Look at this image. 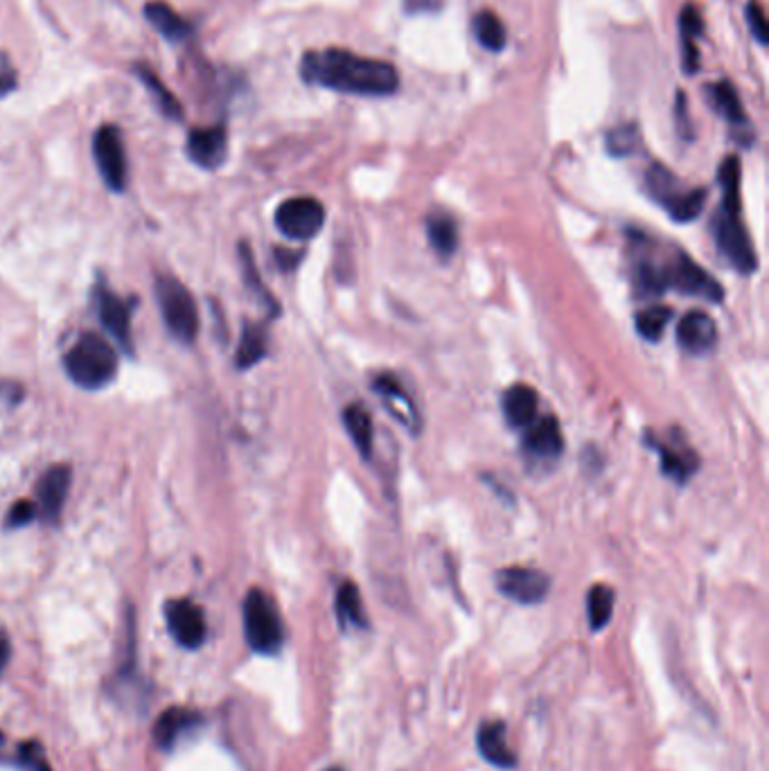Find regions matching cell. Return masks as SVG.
<instances>
[{
	"mask_svg": "<svg viewBox=\"0 0 769 771\" xmlns=\"http://www.w3.org/2000/svg\"><path fill=\"white\" fill-rule=\"evenodd\" d=\"M722 210L714 217V235L720 253L740 271L753 274L758 267L751 237L742 224L740 208V158L727 156L720 167Z\"/></svg>",
	"mask_w": 769,
	"mask_h": 771,
	"instance_id": "2",
	"label": "cell"
},
{
	"mask_svg": "<svg viewBox=\"0 0 769 771\" xmlns=\"http://www.w3.org/2000/svg\"><path fill=\"white\" fill-rule=\"evenodd\" d=\"M335 609H337V618L341 629H368V616L363 609V600L359 594V587L350 580H346L339 592H337V600H335Z\"/></svg>",
	"mask_w": 769,
	"mask_h": 771,
	"instance_id": "21",
	"label": "cell"
},
{
	"mask_svg": "<svg viewBox=\"0 0 769 771\" xmlns=\"http://www.w3.org/2000/svg\"><path fill=\"white\" fill-rule=\"evenodd\" d=\"M300 75L307 84L368 97L393 95L400 86L393 63L359 56L341 48L307 52L300 63Z\"/></svg>",
	"mask_w": 769,
	"mask_h": 771,
	"instance_id": "1",
	"label": "cell"
},
{
	"mask_svg": "<svg viewBox=\"0 0 769 771\" xmlns=\"http://www.w3.org/2000/svg\"><path fill=\"white\" fill-rule=\"evenodd\" d=\"M503 413L510 426H529L537 415V393L526 383H517L503 395Z\"/></svg>",
	"mask_w": 769,
	"mask_h": 771,
	"instance_id": "20",
	"label": "cell"
},
{
	"mask_svg": "<svg viewBox=\"0 0 769 771\" xmlns=\"http://www.w3.org/2000/svg\"><path fill=\"white\" fill-rule=\"evenodd\" d=\"M505 722L492 720L483 722L476 731V749L485 762H490L496 769L512 771L517 767V753L510 749L505 738Z\"/></svg>",
	"mask_w": 769,
	"mask_h": 771,
	"instance_id": "15",
	"label": "cell"
},
{
	"mask_svg": "<svg viewBox=\"0 0 769 771\" xmlns=\"http://www.w3.org/2000/svg\"><path fill=\"white\" fill-rule=\"evenodd\" d=\"M100 320L111 332V337L122 346L132 350V316L130 305L117 298L113 291H100Z\"/></svg>",
	"mask_w": 769,
	"mask_h": 771,
	"instance_id": "19",
	"label": "cell"
},
{
	"mask_svg": "<svg viewBox=\"0 0 769 771\" xmlns=\"http://www.w3.org/2000/svg\"><path fill=\"white\" fill-rule=\"evenodd\" d=\"M709 192L704 187H695V189H684L681 195L666 208L668 215L679 222V224H688L693 219H697V215L701 213L704 204H707Z\"/></svg>",
	"mask_w": 769,
	"mask_h": 771,
	"instance_id": "31",
	"label": "cell"
},
{
	"mask_svg": "<svg viewBox=\"0 0 769 771\" xmlns=\"http://www.w3.org/2000/svg\"><path fill=\"white\" fill-rule=\"evenodd\" d=\"M228 152V136L222 124L195 128L187 138V156L204 169H215L224 163Z\"/></svg>",
	"mask_w": 769,
	"mask_h": 771,
	"instance_id": "14",
	"label": "cell"
},
{
	"mask_svg": "<svg viewBox=\"0 0 769 771\" xmlns=\"http://www.w3.org/2000/svg\"><path fill=\"white\" fill-rule=\"evenodd\" d=\"M139 75L143 80V84L150 89L152 97L156 100V106L161 109V113L165 117H172V120H181L183 117V109L178 104V100L170 93V89L152 73V69H145V66H139Z\"/></svg>",
	"mask_w": 769,
	"mask_h": 771,
	"instance_id": "32",
	"label": "cell"
},
{
	"mask_svg": "<svg viewBox=\"0 0 769 771\" xmlns=\"http://www.w3.org/2000/svg\"><path fill=\"white\" fill-rule=\"evenodd\" d=\"M472 30H474L476 41L490 52H501L507 43V32H505L503 21L490 10H483L474 17Z\"/></svg>",
	"mask_w": 769,
	"mask_h": 771,
	"instance_id": "27",
	"label": "cell"
},
{
	"mask_svg": "<svg viewBox=\"0 0 769 771\" xmlns=\"http://www.w3.org/2000/svg\"><path fill=\"white\" fill-rule=\"evenodd\" d=\"M324 771H346L344 767H328V769H324Z\"/></svg>",
	"mask_w": 769,
	"mask_h": 771,
	"instance_id": "43",
	"label": "cell"
},
{
	"mask_svg": "<svg viewBox=\"0 0 769 771\" xmlns=\"http://www.w3.org/2000/svg\"><path fill=\"white\" fill-rule=\"evenodd\" d=\"M662 271H664L666 289H677L688 296H699L709 302H722L725 298V289L684 253H679L670 265H664Z\"/></svg>",
	"mask_w": 769,
	"mask_h": 771,
	"instance_id": "8",
	"label": "cell"
},
{
	"mask_svg": "<svg viewBox=\"0 0 769 771\" xmlns=\"http://www.w3.org/2000/svg\"><path fill=\"white\" fill-rule=\"evenodd\" d=\"M17 84H19V78H17L12 61L8 59L6 52H0V97L10 95L17 89Z\"/></svg>",
	"mask_w": 769,
	"mask_h": 771,
	"instance_id": "39",
	"label": "cell"
},
{
	"mask_svg": "<svg viewBox=\"0 0 769 771\" xmlns=\"http://www.w3.org/2000/svg\"><path fill=\"white\" fill-rule=\"evenodd\" d=\"M427 233H429L431 246L435 248L440 257H450L459 248V226L450 215L444 213L431 215L427 219Z\"/></svg>",
	"mask_w": 769,
	"mask_h": 771,
	"instance_id": "24",
	"label": "cell"
},
{
	"mask_svg": "<svg viewBox=\"0 0 769 771\" xmlns=\"http://www.w3.org/2000/svg\"><path fill=\"white\" fill-rule=\"evenodd\" d=\"M267 348H269L267 330L263 326L246 323L244 332H242L239 348H237V357H235L237 368L246 370V368L255 366L258 361H263L267 357Z\"/></svg>",
	"mask_w": 769,
	"mask_h": 771,
	"instance_id": "25",
	"label": "cell"
},
{
	"mask_svg": "<svg viewBox=\"0 0 769 771\" xmlns=\"http://www.w3.org/2000/svg\"><path fill=\"white\" fill-rule=\"evenodd\" d=\"M239 253H242V267H244V276H246V282H248V287L255 291V294H258L274 311H278V305H276V300L269 296V291L263 287V282H260V276H258V269H255V263H253V257H250V250H248V246L246 244H242V248H239Z\"/></svg>",
	"mask_w": 769,
	"mask_h": 771,
	"instance_id": "35",
	"label": "cell"
},
{
	"mask_svg": "<svg viewBox=\"0 0 769 771\" xmlns=\"http://www.w3.org/2000/svg\"><path fill=\"white\" fill-rule=\"evenodd\" d=\"M69 377L82 389H102L117 370L115 350L100 335H82L63 359Z\"/></svg>",
	"mask_w": 769,
	"mask_h": 771,
	"instance_id": "3",
	"label": "cell"
},
{
	"mask_svg": "<svg viewBox=\"0 0 769 771\" xmlns=\"http://www.w3.org/2000/svg\"><path fill=\"white\" fill-rule=\"evenodd\" d=\"M707 95L711 106L731 124V126H749L747 113L742 109L738 91L729 82H718L707 86Z\"/></svg>",
	"mask_w": 769,
	"mask_h": 771,
	"instance_id": "23",
	"label": "cell"
},
{
	"mask_svg": "<svg viewBox=\"0 0 769 771\" xmlns=\"http://www.w3.org/2000/svg\"><path fill=\"white\" fill-rule=\"evenodd\" d=\"M650 446L662 456V472L670 479H675L677 483H686L699 467V459L693 452V449L684 442H679L677 438L673 442L659 440L648 435Z\"/></svg>",
	"mask_w": 769,
	"mask_h": 771,
	"instance_id": "16",
	"label": "cell"
},
{
	"mask_svg": "<svg viewBox=\"0 0 769 771\" xmlns=\"http://www.w3.org/2000/svg\"><path fill=\"white\" fill-rule=\"evenodd\" d=\"M607 152L616 158L632 156L640 150V132L636 124H618L605 136Z\"/></svg>",
	"mask_w": 769,
	"mask_h": 771,
	"instance_id": "33",
	"label": "cell"
},
{
	"mask_svg": "<svg viewBox=\"0 0 769 771\" xmlns=\"http://www.w3.org/2000/svg\"><path fill=\"white\" fill-rule=\"evenodd\" d=\"M677 343L690 354L709 352L718 343V326L707 311H688L677 326Z\"/></svg>",
	"mask_w": 769,
	"mask_h": 771,
	"instance_id": "13",
	"label": "cell"
},
{
	"mask_svg": "<svg viewBox=\"0 0 769 771\" xmlns=\"http://www.w3.org/2000/svg\"><path fill=\"white\" fill-rule=\"evenodd\" d=\"M501 596L520 605H540L551 592V577L544 570L526 566H507L494 575Z\"/></svg>",
	"mask_w": 769,
	"mask_h": 771,
	"instance_id": "7",
	"label": "cell"
},
{
	"mask_svg": "<svg viewBox=\"0 0 769 771\" xmlns=\"http://www.w3.org/2000/svg\"><path fill=\"white\" fill-rule=\"evenodd\" d=\"M17 764L23 771H50V764H48V760L43 755V749L34 740L19 744V749H17Z\"/></svg>",
	"mask_w": 769,
	"mask_h": 771,
	"instance_id": "34",
	"label": "cell"
},
{
	"mask_svg": "<svg viewBox=\"0 0 769 771\" xmlns=\"http://www.w3.org/2000/svg\"><path fill=\"white\" fill-rule=\"evenodd\" d=\"M372 389L379 395V400L387 407V411L411 433H420L422 418L416 409L413 400L402 389V383L393 374H377L372 379Z\"/></svg>",
	"mask_w": 769,
	"mask_h": 771,
	"instance_id": "11",
	"label": "cell"
},
{
	"mask_svg": "<svg viewBox=\"0 0 769 771\" xmlns=\"http://www.w3.org/2000/svg\"><path fill=\"white\" fill-rule=\"evenodd\" d=\"M433 0H407V10L409 12H422V10H431Z\"/></svg>",
	"mask_w": 769,
	"mask_h": 771,
	"instance_id": "42",
	"label": "cell"
},
{
	"mask_svg": "<svg viewBox=\"0 0 769 771\" xmlns=\"http://www.w3.org/2000/svg\"><path fill=\"white\" fill-rule=\"evenodd\" d=\"M145 19L167 41H183L192 32V28L167 3H163V0H152V3L145 6Z\"/></svg>",
	"mask_w": 769,
	"mask_h": 771,
	"instance_id": "22",
	"label": "cell"
},
{
	"mask_svg": "<svg viewBox=\"0 0 769 771\" xmlns=\"http://www.w3.org/2000/svg\"><path fill=\"white\" fill-rule=\"evenodd\" d=\"M670 318H673V309L670 307H662V305L648 307V309L636 313V332H638L640 339H646L650 343H657L664 337V332H666V328L670 323Z\"/></svg>",
	"mask_w": 769,
	"mask_h": 771,
	"instance_id": "29",
	"label": "cell"
},
{
	"mask_svg": "<svg viewBox=\"0 0 769 771\" xmlns=\"http://www.w3.org/2000/svg\"><path fill=\"white\" fill-rule=\"evenodd\" d=\"M37 505L32 501H19L14 503V507L10 510V517H8V526L12 528H21V526H28L32 520H37Z\"/></svg>",
	"mask_w": 769,
	"mask_h": 771,
	"instance_id": "38",
	"label": "cell"
},
{
	"mask_svg": "<svg viewBox=\"0 0 769 771\" xmlns=\"http://www.w3.org/2000/svg\"><path fill=\"white\" fill-rule=\"evenodd\" d=\"M156 300L167 330L183 343L195 341L199 332V309L189 289L172 276L156 280Z\"/></svg>",
	"mask_w": 769,
	"mask_h": 771,
	"instance_id": "5",
	"label": "cell"
},
{
	"mask_svg": "<svg viewBox=\"0 0 769 771\" xmlns=\"http://www.w3.org/2000/svg\"><path fill=\"white\" fill-rule=\"evenodd\" d=\"M646 183H648V192L653 195V199L657 204H662L664 208H668L684 192L677 176L664 165H653L648 176H646Z\"/></svg>",
	"mask_w": 769,
	"mask_h": 771,
	"instance_id": "28",
	"label": "cell"
},
{
	"mask_svg": "<svg viewBox=\"0 0 769 771\" xmlns=\"http://www.w3.org/2000/svg\"><path fill=\"white\" fill-rule=\"evenodd\" d=\"M326 222V208L318 199L311 197H294L280 204L276 210L278 230L294 241H307L318 235Z\"/></svg>",
	"mask_w": 769,
	"mask_h": 771,
	"instance_id": "6",
	"label": "cell"
},
{
	"mask_svg": "<svg viewBox=\"0 0 769 771\" xmlns=\"http://www.w3.org/2000/svg\"><path fill=\"white\" fill-rule=\"evenodd\" d=\"M165 620L172 638L185 650H197L206 642L204 611L189 600H172L165 605Z\"/></svg>",
	"mask_w": 769,
	"mask_h": 771,
	"instance_id": "10",
	"label": "cell"
},
{
	"mask_svg": "<svg viewBox=\"0 0 769 771\" xmlns=\"http://www.w3.org/2000/svg\"><path fill=\"white\" fill-rule=\"evenodd\" d=\"M73 472L69 465H54L50 467L43 479L37 485V496H39V514L48 522L54 524L61 514L63 503H66L69 490H71Z\"/></svg>",
	"mask_w": 769,
	"mask_h": 771,
	"instance_id": "12",
	"label": "cell"
},
{
	"mask_svg": "<svg viewBox=\"0 0 769 771\" xmlns=\"http://www.w3.org/2000/svg\"><path fill=\"white\" fill-rule=\"evenodd\" d=\"M745 17H747V25L751 30V37L758 43L767 45V41H769V37H767V21H765V10H762V6L758 3V0H749L747 8H745Z\"/></svg>",
	"mask_w": 769,
	"mask_h": 771,
	"instance_id": "36",
	"label": "cell"
},
{
	"mask_svg": "<svg viewBox=\"0 0 769 771\" xmlns=\"http://www.w3.org/2000/svg\"><path fill=\"white\" fill-rule=\"evenodd\" d=\"M199 724H202V716L199 713L187 711V709H178V706H174V709H167L165 713H161V718H158V722L154 727L156 744L163 751H172L183 740V736L192 733Z\"/></svg>",
	"mask_w": 769,
	"mask_h": 771,
	"instance_id": "17",
	"label": "cell"
},
{
	"mask_svg": "<svg viewBox=\"0 0 769 771\" xmlns=\"http://www.w3.org/2000/svg\"><path fill=\"white\" fill-rule=\"evenodd\" d=\"M10 655H12V646H10V638L8 634L0 629V672L6 670L8 661H10Z\"/></svg>",
	"mask_w": 769,
	"mask_h": 771,
	"instance_id": "41",
	"label": "cell"
},
{
	"mask_svg": "<svg viewBox=\"0 0 769 771\" xmlns=\"http://www.w3.org/2000/svg\"><path fill=\"white\" fill-rule=\"evenodd\" d=\"M679 28H681V37L690 39V41H695V39H699L704 34V21H701V17H699L695 6H686L681 10Z\"/></svg>",
	"mask_w": 769,
	"mask_h": 771,
	"instance_id": "37",
	"label": "cell"
},
{
	"mask_svg": "<svg viewBox=\"0 0 769 771\" xmlns=\"http://www.w3.org/2000/svg\"><path fill=\"white\" fill-rule=\"evenodd\" d=\"M524 449L529 459L535 461H555L564 449V435L555 418H544L537 422L524 438Z\"/></svg>",
	"mask_w": 769,
	"mask_h": 771,
	"instance_id": "18",
	"label": "cell"
},
{
	"mask_svg": "<svg viewBox=\"0 0 769 771\" xmlns=\"http://www.w3.org/2000/svg\"><path fill=\"white\" fill-rule=\"evenodd\" d=\"M93 154L106 187L113 192H122L126 187V154L117 126L106 124L98 128L93 141Z\"/></svg>",
	"mask_w": 769,
	"mask_h": 771,
	"instance_id": "9",
	"label": "cell"
},
{
	"mask_svg": "<svg viewBox=\"0 0 769 771\" xmlns=\"http://www.w3.org/2000/svg\"><path fill=\"white\" fill-rule=\"evenodd\" d=\"M244 636L255 655L274 657L283 650L285 627L276 603L263 589H250L244 598Z\"/></svg>",
	"mask_w": 769,
	"mask_h": 771,
	"instance_id": "4",
	"label": "cell"
},
{
	"mask_svg": "<svg viewBox=\"0 0 769 771\" xmlns=\"http://www.w3.org/2000/svg\"><path fill=\"white\" fill-rule=\"evenodd\" d=\"M344 424H346L355 446L359 449V454L363 459H368L370 452H372V420H370V413L361 404H350L344 411Z\"/></svg>",
	"mask_w": 769,
	"mask_h": 771,
	"instance_id": "26",
	"label": "cell"
},
{
	"mask_svg": "<svg viewBox=\"0 0 769 771\" xmlns=\"http://www.w3.org/2000/svg\"><path fill=\"white\" fill-rule=\"evenodd\" d=\"M614 614V589L607 585H596L587 594V616H589V627L594 631H601L603 627L609 625Z\"/></svg>",
	"mask_w": 769,
	"mask_h": 771,
	"instance_id": "30",
	"label": "cell"
},
{
	"mask_svg": "<svg viewBox=\"0 0 769 771\" xmlns=\"http://www.w3.org/2000/svg\"><path fill=\"white\" fill-rule=\"evenodd\" d=\"M675 115H677V128L679 136H684L686 141H693V128H690V120H688V106H686V95L679 91L675 97Z\"/></svg>",
	"mask_w": 769,
	"mask_h": 771,
	"instance_id": "40",
	"label": "cell"
}]
</instances>
